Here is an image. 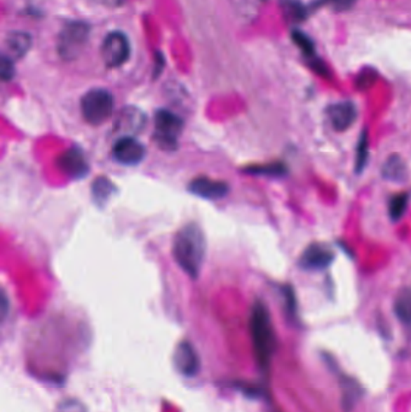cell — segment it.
Wrapping results in <instances>:
<instances>
[{
  "label": "cell",
  "mask_w": 411,
  "mask_h": 412,
  "mask_svg": "<svg viewBox=\"0 0 411 412\" xmlns=\"http://www.w3.org/2000/svg\"><path fill=\"white\" fill-rule=\"evenodd\" d=\"M130 55L128 39L121 32H112L104 39L102 57L109 68H117L125 64Z\"/></svg>",
  "instance_id": "6"
},
{
  "label": "cell",
  "mask_w": 411,
  "mask_h": 412,
  "mask_svg": "<svg viewBox=\"0 0 411 412\" xmlns=\"http://www.w3.org/2000/svg\"><path fill=\"white\" fill-rule=\"evenodd\" d=\"M368 136L367 132L361 134L360 142L357 146V158H356V171L361 173L363 171L365 163L368 161Z\"/></svg>",
  "instance_id": "21"
},
{
  "label": "cell",
  "mask_w": 411,
  "mask_h": 412,
  "mask_svg": "<svg viewBox=\"0 0 411 412\" xmlns=\"http://www.w3.org/2000/svg\"><path fill=\"white\" fill-rule=\"evenodd\" d=\"M291 38L292 41L296 44L305 57L310 58L316 55H315V44L308 34H305L304 32L298 29L292 30Z\"/></svg>",
  "instance_id": "20"
},
{
  "label": "cell",
  "mask_w": 411,
  "mask_h": 412,
  "mask_svg": "<svg viewBox=\"0 0 411 412\" xmlns=\"http://www.w3.org/2000/svg\"><path fill=\"white\" fill-rule=\"evenodd\" d=\"M174 361H175V366L177 370L180 371L181 374L184 376H196L198 371L201 369V361L198 357L196 350L192 345L189 344V341H182L175 351V356H174Z\"/></svg>",
  "instance_id": "11"
},
{
  "label": "cell",
  "mask_w": 411,
  "mask_h": 412,
  "mask_svg": "<svg viewBox=\"0 0 411 412\" xmlns=\"http://www.w3.org/2000/svg\"><path fill=\"white\" fill-rule=\"evenodd\" d=\"M112 156L122 166H137L144 161L146 147L132 136H123L112 146Z\"/></svg>",
  "instance_id": "7"
},
{
  "label": "cell",
  "mask_w": 411,
  "mask_h": 412,
  "mask_svg": "<svg viewBox=\"0 0 411 412\" xmlns=\"http://www.w3.org/2000/svg\"><path fill=\"white\" fill-rule=\"evenodd\" d=\"M32 46V38L29 34L23 32H13L5 40V51L6 55L13 58H21L29 51Z\"/></svg>",
  "instance_id": "13"
},
{
  "label": "cell",
  "mask_w": 411,
  "mask_h": 412,
  "mask_svg": "<svg viewBox=\"0 0 411 412\" xmlns=\"http://www.w3.org/2000/svg\"><path fill=\"white\" fill-rule=\"evenodd\" d=\"M327 116L335 131L344 132L355 124L357 109L351 102H335L327 109Z\"/></svg>",
  "instance_id": "10"
},
{
  "label": "cell",
  "mask_w": 411,
  "mask_h": 412,
  "mask_svg": "<svg viewBox=\"0 0 411 412\" xmlns=\"http://www.w3.org/2000/svg\"><path fill=\"white\" fill-rule=\"evenodd\" d=\"M154 139L163 149H175L177 138L182 132L184 121L173 111L159 110L154 115Z\"/></svg>",
  "instance_id": "4"
},
{
  "label": "cell",
  "mask_w": 411,
  "mask_h": 412,
  "mask_svg": "<svg viewBox=\"0 0 411 412\" xmlns=\"http://www.w3.org/2000/svg\"><path fill=\"white\" fill-rule=\"evenodd\" d=\"M189 190L194 196L204 199H221L227 196L229 186L224 181L209 179V178H197L192 180L189 185Z\"/></svg>",
  "instance_id": "9"
},
{
  "label": "cell",
  "mask_w": 411,
  "mask_h": 412,
  "mask_svg": "<svg viewBox=\"0 0 411 412\" xmlns=\"http://www.w3.org/2000/svg\"><path fill=\"white\" fill-rule=\"evenodd\" d=\"M405 174H407V168L403 163L402 158L398 156H391L382 168V175L386 179L400 181L405 178Z\"/></svg>",
  "instance_id": "16"
},
{
  "label": "cell",
  "mask_w": 411,
  "mask_h": 412,
  "mask_svg": "<svg viewBox=\"0 0 411 412\" xmlns=\"http://www.w3.org/2000/svg\"><path fill=\"white\" fill-rule=\"evenodd\" d=\"M114 107L112 94L103 88L88 91L81 99L82 116L86 122L93 126H99L110 119Z\"/></svg>",
  "instance_id": "3"
},
{
  "label": "cell",
  "mask_w": 411,
  "mask_h": 412,
  "mask_svg": "<svg viewBox=\"0 0 411 412\" xmlns=\"http://www.w3.org/2000/svg\"><path fill=\"white\" fill-rule=\"evenodd\" d=\"M253 351L261 369L267 370L275 350V333L269 310L262 302L253 304L250 317Z\"/></svg>",
  "instance_id": "2"
},
{
  "label": "cell",
  "mask_w": 411,
  "mask_h": 412,
  "mask_svg": "<svg viewBox=\"0 0 411 412\" xmlns=\"http://www.w3.org/2000/svg\"><path fill=\"white\" fill-rule=\"evenodd\" d=\"M280 6L283 16L293 23H300L308 16V9L300 0H281Z\"/></svg>",
  "instance_id": "15"
},
{
  "label": "cell",
  "mask_w": 411,
  "mask_h": 412,
  "mask_svg": "<svg viewBox=\"0 0 411 412\" xmlns=\"http://www.w3.org/2000/svg\"><path fill=\"white\" fill-rule=\"evenodd\" d=\"M394 312L403 323L411 324V286L399 291L394 300Z\"/></svg>",
  "instance_id": "14"
},
{
  "label": "cell",
  "mask_w": 411,
  "mask_h": 412,
  "mask_svg": "<svg viewBox=\"0 0 411 412\" xmlns=\"http://www.w3.org/2000/svg\"><path fill=\"white\" fill-rule=\"evenodd\" d=\"M309 65H310V68L313 69L314 72H316V74H318L320 77H330V70H328V68H327V65H325V62L320 60V58H317L316 55L310 57V62H309Z\"/></svg>",
  "instance_id": "23"
},
{
  "label": "cell",
  "mask_w": 411,
  "mask_h": 412,
  "mask_svg": "<svg viewBox=\"0 0 411 412\" xmlns=\"http://www.w3.org/2000/svg\"><path fill=\"white\" fill-rule=\"evenodd\" d=\"M409 196L407 193H397L390 199L389 213L393 221H398L407 211Z\"/></svg>",
  "instance_id": "19"
},
{
  "label": "cell",
  "mask_w": 411,
  "mask_h": 412,
  "mask_svg": "<svg viewBox=\"0 0 411 412\" xmlns=\"http://www.w3.org/2000/svg\"><path fill=\"white\" fill-rule=\"evenodd\" d=\"M206 237L199 225L189 223L176 233L173 241V255L176 263L192 279H197L206 258Z\"/></svg>",
  "instance_id": "1"
},
{
  "label": "cell",
  "mask_w": 411,
  "mask_h": 412,
  "mask_svg": "<svg viewBox=\"0 0 411 412\" xmlns=\"http://www.w3.org/2000/svg\"><path fill=\"white\" fill-rule=\"evenodd\" d=\"M323 1L332 5L333 9L340 10V11L350 9L352 8V5L356 3V0H323Z\"/></svg>",
  "instance_id": "25"
},
{
  "label": "cell",
  "mask_w": 411,
  "mask_h": 412,
  "mask_svg": "<svg viewBox=\"0 0 411 412\" xmlns=\"http://www.w3.org/2000/svg\"><path fill=\"white\" fill-rule=\"evenodd\" d=\"M283 295H285V300H286L287 310L290 311V314H295L296 311V297H295V292L290 286H286L283 288Z\"/></svg>",
  "instance_id": "24"
},
{
  "label": "cell",
  "mask_w": 411,
  "mask_h": 412,
  "mask_svg": "<svg viewBox=\"0 0 411 412\" xmlns=\"http://www.w3.org/2000/svg\"><path fill=\"white\" fill-rule=\"evenodd\" d=\"M60 168L74 179H82L88 173V163L80 149H70L58 161Z\"/></svg>",
  "instance_id": "12"
},
{
  "label": "cell",
  "mask_w": 411,
  "mask_h": 412,
  "mask_svg": "<svg viewBox=\"0 0 411 412\" xmlns=\"http://www.w3.org/2000/svg\"><path fill=\"white\" fill-rule=\"evenodd\" d=\"M92 192H93V198H95V203L99 205H103L107 203V200L110 199L112 193L115 192V186L107 178H100V179H97L93 182Z\"/></svg>",
  "instance_id": "18"
},
{
  "label": "cell",
  "mask_w": 411,
  "mask_h": 412,
  "mask_svg": "<svg viewBox=\"0 0 411 412\" xmlns=\"http://www.w3.org/2000/svg\"><path fill=\"white\" fill-rule=\"evenodd\" d=\"M245 173L252 175H266V176H283L287 168L281 161H271L266 164H257L245 168Z\"/></svg>",
  "instance_id": "17"
},
{
  "label": "cell",
  "mask_w": 411,
  "mask_h": 412,
  "mask_svg": "<svg viewBox=\"0 0 411 412\" xmlns=\"http://www.w3.org/2000/svg\"><path fill=\"white\" fill-rule=\"evenodd\" d=\"M15 74V68H13V60L6 55H1V60H0V75L3 81H10L13 77Z\"/></svg>",
  "instance_id": "22"
},
{
  "label": "cell",
  "mask_w": 411,
  "mask_h": 412,
  "mask_svg": "<svg viewBox=\"0 0 411 412\" xmlns=\"http://www.w3.org/2000/svg\"><path fill=\"white\" fill-rule=\"evenodd\" d=\"M88 38V27L81 22H72L65 27L60 35V53L67 60L75 58L81 51Z\"/></svg>",
  "instance_id": "5"
},
{
  "label": "cell",
  "mask_w": 411,
  "mask_h": 412,
  "mask_svg": "<svg viewBox=\"0 0 411 412\" xmlns=\"http://www.w3.org/2000/svg\"><path fill=\"white\" fill-rule=\"evenodd\" d=\"M335 260V252L322 244H311L300 255L299 264L306 270H322L328 268Z\"/></svg>",
  "instance_id": "8"
},
{
  "label": "cell",
  "mask_w": 411,
  "mask_h": 412,
  "mask_svg": "<svg viewBox=\"0 0 411 412\" xmlns=\"http://www.w3.org/2000/svg\"><path fill=\"white\" fill-rule=\"evenodd\" d=\"M97 4L107 6V8H117L125 3V0H92Z\"/></svg>",
  "instance_id": "26"
}]
</instances>
